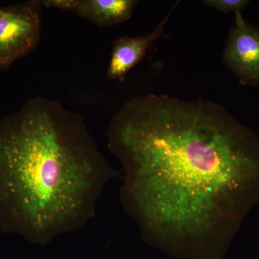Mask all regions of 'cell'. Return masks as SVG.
I'll use <instances>...</instances> for the list:
<instances>
[{"label": "cell", "instance_id": "1", "mask_svg": "<svg viewBox=\"0 0 259 259\" xmlns=\"http://www.w3.org/2000/svg\"><path fill=\"white\" fill-rule=\"evenodd\" d=\"M120 198L143 239L178 259H225L259 204V136L210 100L140 95L109 123Z\"/></svg>", "mask_w": 259, "mask_h": 259}, {"label": "cell", "instance_id": "2", "mask_svg": "<svg viewBox=\"0 0 259 259\" xmlns=\"http://www.w3.org/2000/svg\"><path fill=\"white\" fill-rule=\"evenodd\" d=\"M117 175L82 116L35 97L0 119V231L45 245L95 215Z\"/></svg>", "mask_w": 259, "mask_h": 259}, {"label": "cell", "instance_id": "3", "mask_svg": "<svg viewBox=\"0 0 259 259\" xmlns=\"http://www.w3.org/2000/svg\"><path fill=\"white\" fill-rule=\"evenodd\" d=\"M41 1L30 0L2 8L0 71L35 50L41 34Z\"/></svg>", "mask_w": 259, "mask_h": 259}, {"label": "cell", "instance_id": "4", "mask_svg": "<svg viewBox=\"0 0 259 259\" xmlns=\"http://www.w3.org/2000/svg\"><path fill=\"white\" fill-rule=\"evenodd\" d=\"M223 61L242 86L259 85V28L247 22L242 13L235 14Z\"/></svg>", "mask_w": 259, "mask_h": 259}, {"label": "cell", "instance_id": "5", "mask_svg": "<svg viewBox=\"0 0 259 259\" xmlns=\"http://www.w3.org/2000/svg\"><path fill=\"white\" fill-rule=\"evenodd\" d=\"M180 2H177L152 31L136 37H120L113 42L111 58L107 69L109 79L123 81L126 74L144 59L146 52L158 39L165 36L164 28L174 10Z\"/></svg>", "mask_w": 259, "mask_h": 259}, {"label": "cell", "instance_id": "6", "mask_svg": "<svg viewBox=\"0 0 259 259\" xmlns=\"http://www.w3.org/2000/svg\"><path fill=\"white\" fill-rule=\"evenodd\" d=\"M49 8L71 11L98 27L112 26L127 21L139 2L136 0H44Z\"/></svg>", "mask_w": 259, "mask_h": 259}, {"label": "cell", "instance_id": "7", "mask_svg": "<svg viewBox=\"0 0 259 259\" xmlns=\"http://www.w3.org/2000/svg\"><path fill=\"white\" fill-rule=\"evenodd\" d=\"M204 4L223 13H242L249 5L248 0H204Z\"/></svg>", "mask_w": 259, "mask_h": 259}, {"label": "cell", "instance_id": "8", "mask_svg": "<svg viewBox=\"0 0 259 259\" xmlns=\"http://www.w3.org/2000/svg\"><path fill=\"white\" fill-rule=\"evenodd\" d=\"M2 13H3V10H2V8H0V16H1Z\"/></svg>", "mask_w": 259, "mask_h": 259}]
</instances>
